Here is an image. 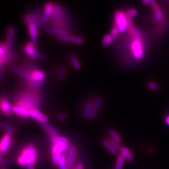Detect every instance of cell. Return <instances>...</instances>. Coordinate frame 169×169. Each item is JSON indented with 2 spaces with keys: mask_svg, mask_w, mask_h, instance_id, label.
Listing matches in <instances>:
<instances>
[{
  "mask_svg": "<svg viewBox=\"0 0 169 169\" xmlns=\"http://www.w3.org/2000/svg\"><path fill=\"white\" fill-rule=\"evenodd\" d=\"M16 105L21 108L32 110L38 109L41 103V98L37 91L32 90L20 93L17 95Z\"/></svg>",
  "mask_w": 169,
  "mask_h": 169,
  "instance_id": "cell-1",
  "label": "cell"
},
{
  "mask_svg": "<svg viewBox=\"0 0 169 169\" xmlns=\"http://www.w3.org/2000/svg\"><path fill=\"white\" fill-rule=\"evenodd\" d=\"M51 141L52 143V154L53 162L55 165H58L60 156L71 147L69 140L66 137L58 135L52 138Z\"/></svg>",
  "mask_w": 169,
  "mask_h": 169,
  "instance_id": "cell-2",
  "label": "cell"
},
{
  "mask_svg": "<svg viewBox=\"0 0 169 169\" xmlns=\"http://www.w3.org/2000/svg\"><path fill=\"white\" fill-rule=\"evenodd\" d=\"M38 152L36 148L32 144L26 145L21 152L18 158L17 162L20 166L27 167L29 165H33L36 162Z\"/></svg>",
  "mask_w": 169,
  "mask_h": 169,
  "instance_id": "cell-3",
  "label": "cell"
},
{
  "mask_svg": "<svg viewBox=\"0 0 169 169\" xmlns=\"http://www.w3.org/2000/svg\"><path fill=\"white\" fill-rule=\"evenodd\" d=\"M45 73L40 69H32L29 79L26 80L27 85L32 90L38 91L45 81Z\"/></svg>",
  "mask_w": 169,
  "mask_h": 169,
  "instance_id": "cell-4",
  "label": "cell"
},
{
  "mask_svg": "<svg viewBox=\"0 0 169 169\" xmlns=\"http://www.w3.org/2000/svg\"><path fill=\"white\" fill-rule=\"evenodd\" d=\"M127 17V14L122 11H117L115 13V25L117 26L120 33H125L131 26V23Z\"/></svg>",
  "mask_w": 169,
  "mask_h": 169,
  "instance_id": "cell-5",
  "label": "cell"
},
{
  "mask_svg": "<svg viewBox=\"0 0 169 169\" xmlns=\"http://www.w3.org/2000/svg\"><path fill=\"white\" fill-rule=\"evenodd\" d=\"M130 44V51L135 60H141L145 53L144 43L143 39H132Z\"/></svg>",
  "mask_w": 169,
  "mask_h": 169,
  "instance_id": "cell-6",
  "label": "cell"
},
{
  "mask_svg": "<svg viewBox=\"0 0 169 169\" xmlns=\"http://www.w3.org/2000/svg\"><path fill=\"white\" fill-rule=\"evenodd\" d=\"M13 133V132L6 131L3 135L1 142H0V150H1L2 155L5 154L11 148L13 144V142L11 140Z\"/></svg>",
  "mask_w": 169,
  "mask_h": 169,
  "instance_id": "cell-7",
  "label": "cell"
},
{
  "mask_svg": "<svg viewBox=\"0 0 169 169\" xmlns=\"http://www.w3.org/2000/svg\"><path fill=\"white\" fill-rule=\"evenodd\" d=\"M23 52L32 58H36L38 60H43L44 58V55L35 49V45L32 43H28L25 46L23 47Z\"/></svg>",
  "mask_w": 169,
  "mask_h": 169,
  "instance_id": "cell-8",
  "label": "cell"
},
{
  "mask_svg": "<svg viewBox=\"0 0 169 169\" xmlns=\"http://www.w3.org/2000/svg\"><path fill=\"white\" fill-rule=\"evenodd\" d=\"M65 17V13L63 8L58 5H54L53 11L52 15V22L55 24H60V21H62Z\"/></svg>",
  "mask_w": 169,
  "mask_h": 169,
  "instance_id": "cell-9",
  "label": "cell"
},
{
  "mask_svg": "<svg viewBox=\"0 0 169 169\" xmlns=\"http://www.w3.org/2000/svg\"><path fill=\"white\" fill-rule=\"evenodd\" d=\"M6 33V45L9 50H11L14 40L15 35H16V28L13 26H11L8 28Z\"/></svg>",
  "mask_w": 169,
  "mask_h": 169,
  "instance_id": "cell-10",
  "label": "cell"
},
{
  "mask_svg": "<svg viewBox=\"0 0 169 169\" xmlns=\"http://www.w3.org/2000/svg\"><path fill=\"white\" fill-rule=\"evenodd\" d=\"M54 9V5L52 3H48L45 5L44 8V12L41 18V22L43 24L47 23L49 20L50 17H52L53 11Z\"/></svg>",
  "mask_w": 169,
  "mask_h": 169,
  "instance_id": "cell-11",
  "label": "cell"
},
{
  "mask_svg": "<svg viewBox=\"0 0 169 169\" xmlns=\"http://www.w3.org/2000/svg\"><path fill=\"white\" fill-rule=\"evenodd\" d=\"M31 117L36 120L40 124H47L48 123V118L38 109L31 110Z\"/></svg>",
  "mask_w": 169,
  "mask_h": 169,
  "instance_id": "cell-12",
  "label": "cell"
},
{
  "mask_svg": "<svg viewBox=\"0 0 169 169\" xmlns=\"http://www.w3.org/2000/svg\"><path fill=\"white\" fill-rule=\"evenodd\" d=\"M28 32L31 39V43L36 45L37 44L38 34V26L35 24H32L28 26Z\"/></svg>",
  "mask_w": 169,
  "mask_h": 169,
  "instance_id": "cell-13",
  "label": "cell"
},
{
  "mask_svg": "<svg viewBox=\"0 0 169 169\" xmlns=\"http://www.w3.org/2000/svg\"><path fill=\"white\" fill-rule=\"evenodd\" d=\"M12 112L16 115L21 118H29L31 117V111L28 109L21 108L17 105H14L12 108Z\"/></svg>",
  "mask_w": 169,
  "mask_h": 169,
  "instance_id": "cell-14",
  "label": "cell"
},
{
  "mask_svg": "<svg viewBox=\"0 0 169 169\" xmlns=\"http://www.w3.org/2000/svg\"><path fill=\"white\" fill-rule=\"evenodd\" d=\"M103 103V100L101 97H97L93 103V109H92V113L91 119H95L97 117L100 108Z\"/></svg>",
  "mask_w": 169,
  "mask_h": 169,
  "instance_id": "cell-15",
  "label": "cell"
},
{
  "mask_svg": "<svg viewBox=\"0 0 169 169\" xmlns=\"http://www.w3.org/2000/svg\"><path fill=\"white\" fill-rule=\"evenodd\" d=\"M58 40L61 41L71 42V43L76 44H83L84 43V40L82 38L77 37V36H70V35L58 36Z\"/></svg>",
  "mask_w": 169,
  "mask_h": 169,
  "instance_id": "cell-16",
  "label": "cell"
},
{
  "mask_svg": "<svg viewBox=\"0 0 169 169\" xmlns=\"http://www.w3.org/2000/svg\"><path fill=\"white\" fill-rule=\"evenodd\" d=\"M1 110L6 116H10L12 112L13 106L11 105L9 101L4 98H2L1 99Z\"/></svg>",
  "mask_w": 169,
  "mask_h": 169,
  "instance_id": "cell-17",
  "label": "cell"
},
{
  "mask_svg": "<svg viewBox=\"0 0 169 169\" xmlns=\"http://www.w3.org/2000/svg\"><path fill=\"white\" fill-rule=\"evenodd\" d=\"M40 125L44 130V132L49 135V136H50L51 139L55 136L58 135V131L56 130V129L52 125L49 124L48 123H47V124H40Z\"/></svg>",
  "mask_w": 169,
  "mask_h": 169,
  "instance_id": "cell-18",
  "label": "cell"
},
{
  "mask_svg": "<svg viewBox=\"0 0 169 169\" xmlns=\"http://www.w3.org/2000/svg\"><path fill=\"white\" fill-rule=\"evenodd\" d=\"M93 103L94 102L91 100H87L85 102L83 111V115L85 119H91L92 109H93Z\"/></svg>",
  "mask_w": 169,
  "mask_h": 169,
  "instance_id": "cell-19",
  "label": "cell"
},
{
  "mask_svg": "<svg viewBox=\"0 0 169 169\" xmlns=\"http://www.w3.org/2000/svg\"><path fill=\"white\" fill-rule=\"evenodd\" d=\"M76 148L75 147H71L69 149L68 151V154L67 157V167L68 168H71L72 167L73 163H74V160L76 156Z\"/></svg>",
  "mask_w": 169,
  "mask_h": 169,
  "instance_id": "cell-20",
  "label": "cell"
},
{
  "mask_svg": "<svg viewBox=\"0 0 169 169\" xmlns=\"http://www.w3.org/2000/svg\"><path fill=\"white\" fill-rule=\"evenodd\" d=\"M47 32L53 35H57L58 36L69 35V33L68 31L65 29H62L60 28H47Z\"/></svg>",
  "mask_w": 169,
  "mask_h": 169,
  "instance_id": "cell-21",
  "label": "cell"
},
{
  "mask_svg": "<svg viewBox=\"0 0 169 169\" xmlns=\"http://www.w3.org/2000/svg\"><path fill=\"white\" fill-rule=\"evenodd\" d=\"M25 23L28 26L32 24H35L39 27L40 25V20L36 16H35V15L28 14L25 18Z\"/></svg>",
  "mask_w": 169,
  "mask_h": 169,
  "instance_id": "cell-22",
  "label": "cell"
},
{
  "mask_svg": "<svg viewBox=\"0 0 169 169\" xmlns=\"http://www.w3.org/2000/svg\"><path fill=\"white\" fill-rule=\"evenodd\" d=\"M121 153L124 156V157L125 158V160L128 162H132L133 160L134 156L133 155L132 151L128 147H123L121 151Z\"/></svg>",
  "mask_w": 169,
  "mask_h": 169,
  "instance_id": "cell-23",
  "label": "cell"
},
{
  "mask_svg": "<svg viewBox=\"0 0 169 169\" xmlns=\"http://www.w3.org/2000/svg\"><path fill=\"white\" fill-rule=\"evenodd\" d=\"M70 61H71V63L73 66V67L76 70H81L82 68V65H81V63L80 62V61L78 58V57L74 55H72L70 56Z\"/></svg>",
  "mask_w": 169,
  "mask_h": 169,
  "instance_id": "cell-24",
  "label": "cell"
},
{
  "mask_svg": "<svg viewBox=\"0 0 169 169\" xmlns=\"http://www.w3.org/2000/svg\"><path fill=\"white\" fill-rule=\"evenodd\" d=\"M102 144L104 146V147L108 150L110 153L113 155H115L117 151V150L113 147V146L111 144V143L109 142V140L106 139H104L102 141Z\"/></svg>",
  "mask_w": 169,
  "mask_h": 169,
  "instance_id": "cell-25",
  "label": "cell"
},
{
  "mask_svg": "<svg viewBox=\"0 0 169 169\" xmlns=\"http://www.w3.org/2000/svg\"><path fill=\"white\" fill-rule=\"evenodd\" d=\"M125 161V158L121 153V154H120L117 157L115 169H123V167H124Z\"/></svg>",
  "mask_w": 169,
  "mask_h": 169,
  "instance_id": "cell-26",
  "label": "cell"
},
{
  "mask_svg": "<svg viewBox=\"0 0 169 169\" xmlns=\"http://www.w3.org/2000/svg\"><path fill=\"white\" fill-rule=\"evenodd\" d=\"M58 166L60 169H67V160L66 156L65 154L61 155L60 157L59 162H58Z\"/></svg>",
  "mask_w": 169,
  "mask_h": 169,
  "instance_id": "cell-27",
  "label": "cell"
},
{
  "mask_svg": "<svg viewBox=\"0 0 169 169\" xmlns=\"http://www.w3.org/2000/svg\"><path fill=\"white\" fill-rule=\"evenodd\" d=\"M153 11H154V13H155V19L156 20V21H162L163 20V16L162 11L160 10V9L157 6H156L153 7Z\"/></svg>",
  "mask_w": 169,
  "mask_h": 169,
  "instance_id": "cell-28",
  "label": "cell"
},
{
  "mask_svg": "<svg viewBox=\"0 0 169 169\" xmlns=\"http://www.w3.org/2000/svg\"><path fill=\"white\" fill-rule=\"evenodd\" d=\"M109 135L111 136L112 139L114 141H115L116 142L120 144L121 142V138L120 136V135H118V133L114 130L110 129L109 131Z\"/></svg>",
  "mask_w": 169,
  "mask_h": 169,
  "instance_id": "cell-29",
  "label": "cell"
},
{
  "mask_svg": "<svg viewBox=\"0 0 169 169\" xmlns=\"http://www.w3.org/2000/svg\"><path fill=\"white\" fill-rule=\"evenodd\" d=\"M113 41L110 34L105 35L102 40V44L104 47H107L110 45V44Z\"/></svg>",
  "mask_w": 169,
  "mask_h": 169,
  "instance_id": "cell-30",
  "label": "cell"
},
{
  "mask_svg": "<svg viewBox=\"0 0 169 169\" xmlns=\"http://www.w3.org/2000/svg\"><path fill=\"white\" fill-rule=\"evenodd\" d=\"M58 77L60 80H64L66 78V70L63 67H60L58 71Z\"/></svg>",
  "mask_w": 169,
  "mask_h": 169,
  "instance_id": "cell-31",
  "label": "cell"
},
{
  "mask_svg": "<svg viewBox=\"0 0 169 169\" xmlns=\"http://www.w3.org/2000/svg\"><path fill=\"white\" fill-rule=\"evenodd\" d=\"M119 33H120V31H119L118 28L117 26H114L113 28L112 29V32H111V33H110V35H111V36H112L113 41H115L118 38Z\"/></svg>",
  "mask_w": 169,
  "mask_h": 169,
  "instance_id": "cell-32",
  "label": "cell"
},
{
  "mask_svg": "<svg viewBox=\"0 0 169 169\" xmlns=\"http://www.w3.org/2000/svg\"><path fill=\"white\" fill-rule=\"evenodd\" d=\"M109 142L111 143V144L113 146V147L117 150V152H121V149H122V147L120 146V145L118 143L116 142L115 141H114V140H112V139H109Z\"/></svg>",
  "mask_w": 169,
  "mask_h": 169,
  "instance_id": "cell-33",
  "label": "cell"
},
{
  "mask_svg": "<svg viewBox=\"0 0 169 169\" xmlns=\"http://www.w3.org/2000/svg\"><path fill=\"white\" fill-rule=\"evenodd\" d=\"M127 17L129 18V20L135 17L136 16L137 14V11L135 9H131V10H129L128 13H127Z\"/></svg>",
  "mask_w": 169,
  "mask_h": 169,
  "instance_id": "cell-34",
  "label": "cell"
},
{
  "mask_svg": "<svg viewBox=\"0 0 169 169\" xmlns=\"http://www.w3.org/2000/svg\"><path fill=\"white\" fill-rule=\"evenodd\" d=\"M2 128H3V129H5L6 131H10V132H14V129L13 126H11L10 124H5V123H2L1 124Z\"/></svg>",
  "mask_w": 169,
  "mask_h": 169,
  "instance_id": "cell-35",
  "label": "cell"
},
{
  "mask_svg": "<svg viewBox=\"0 0 169 169\" xmlns=\"http://www.w3.org/2000/svg\"><path fill=\"white\" fill-rule=\"evenodd\" d=\"M148 87L150 89H151L152 90H154V91H157V90H159V86L156 83L152 82H150L148 83Z\"/></svg>",
  "mask_w": 169,
  "mask_h": 169,
  "instance_id": "cell-36",
  "label": "cell"
},
{
  "mask_svg": "<svg viewBox=\"0 0 169 169\" xmlns=\"http://www.w3.org/2000/svg\"><path fill=\"white\" fill-rule=\"evenodd\" d=\"M67 118H68V115L66 113H58L56 115V118L58 120H60V121L65 120Z\"/></svg>",
  "mask_w": 169,
  "mask_h": 169,
  "instance_id": "cell-37",
  "label": "cell"
},
{
  "mask_svg": "<svg viewBox=\"0 0 169 169\" xmlns=\"http://www.w3.org/2000/svg\"><path fill=\"white\" fill-rule=\"evenodd\" d=\"M149 3H150L152 6H153V7L156 6H157V5H156V0H149Z\"/></svg>",
  "mask_w": 169,
  "mask_h": 169,
  "instance_id": "cell-38",
  "label": "cell"
},
{
  "mask_svg": "<svg viewBox=\"0 0 169 169\" xmlns=\"http://www.w3.org/2000/svg\"><path fill=\"white\" fill-rule=\"evenodd\" d=\"M165 121L166 123V124L169 126V115H167L165 118Z\"/></svg>",
  "mask_w": 169,
  "mask_h": 169,
  "instance_id": "cell-39",
  "label": "cell"
},
{
  "mask_svg": "<svg viewBox=\"0 0 169 169\" xmlns=\"http://www.w3.org/2000/svg\"><path fill=\"white\" fill-rule=\"evenodd\" d=\"M75 169H83V166L82 164H79L76 166Z\"/></svg>",
  "mask_w": 169,
  "mask_h": 169,
  "instance_id": "cell-40",
  "label": "cell"
},
{
  "mask_svg": "<svg viewBox=\"0 0 169 169\" xmlns=\"http://www.w3.org/2000/svg\"><path fill=\"white\" fill-rule=\"evenodd\" d=\"M26 168H27V169H35L33 165H29L26 167Z\"/></svg>",
  "mask_w": 169,
  "mask_h": 169,
  "instance_id": "cell-41",
  "label": "cell"
},
{
  "mask_svg": "<svg viewBox=\"0 0 169 169\" xmlns=\"http://www.w3.org/2000/svg\"><path fill=\"white\" fill-rule=\"evenodd\" d=\"M142 2L145 5L149 4V0H142Z\"/></svg>",
  "mask_w": 169,
  "mask_h": 169,
  "instance_id": "cell-42",
  "label": "cell"
},
{
  "mask_svg": "<svg viewBox=\"0 0 169 169\" xmlns=\"http://www.w3.org/2000/svg\"><path fill=\"white\" fill-rule=\"evenodd\" d=\"M67 169H70V168H67Z\"/></svg>",
  "mask_w": 169,
  "mask_h": 169,
  "instance_id": "cell-43",
  "label": "cell"
}]
</instances>
